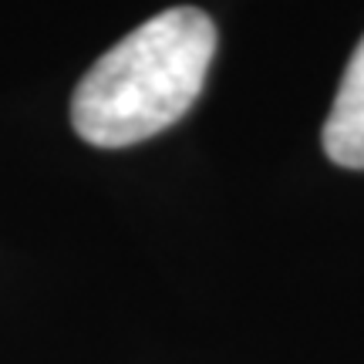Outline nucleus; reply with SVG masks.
Wrapping results in <instances>:
<instances>
[{
    "label": "nucleus",
    "mask_w": 364,
    "mask_h": 364,
    "mask_svg": "<svg viewBox=\"0 0 364 364\" xmlns=\"http://www.w3.org/2000/svg\"><path fill=\"white\" fill-rule=\"evenodd\" d=\"M321 139L331 162L344 169H364V38L348 61Z\"/></svg>",
    "instance_id": "f03ea898"
},
{
    "label": "nucleus",
    "mask_w": 364,
    "mask_h": 364,
    "mask_svg": "<svg viewBox=\"0 0 364 364\" xmlns=\"http://www.w3.org/2000/svg\"><path fill=\"white\" fill-rule=\"evenodd\" d=\"M216 24L199 7H169L105 51L71 98L75 132L98 149H125L176 125L203 95Z\"/></svg>",
    "instance_id": "f257e3e1"
}]
</instances>
